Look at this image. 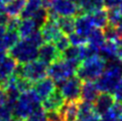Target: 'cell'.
I'll list each match as a JSON object with an SVG mask.
<instances>
[{"label":"cell","instance_id":"cell-43","mask_svg":"<svg viewBox=\"0 0 122 121\" xmlns=\"http://www.w3.org/2000/svg\"><path fill=\"white\" fill-rule=\"evenodd\" d=\"M10 121H24V120H22V119H20V118H16V117H13Z\"/></svg>","mask_w":122,"mask_h":121},{"label":"cell","instance_id":"cell-42","mask_svg":"<svg viewBox=\"0 0 122 121\" xmlns=\"http://www.w3.org/2000/svg\"><path fill=\"white\" fill-rule=\"evenodd\" d=\"M115 59L118 60L119 62L122 63V46H119V45H118V49H117V51H116Z\"/></svg>","mask_w":122,"mask_h":121},{"label":"cell","instance_id":"cell-49","mask_svg":"<svg viewBox=\"0 0 122 121\" xmlns=\"http://www.w3.org/2000/svg\"><path fill=\"white\" fill-rule=\"evenodd\" d=\"M76 121H85V120H82V119H77Z\"/></svg>","mask_w":122,"mask_h":121},{"label":"cell","instance_id":"cell-35","mask_svg":"<svg viewBox=\"0 0 122 121\" xmlns=\"http://www.w3.org/2000/svg\"><path fill=\"white\" fill-rule=\"evenodd\" d=\"M69 40H70V44L72 45H75V46H81V45H87V37L85 36H82L80 34L76 33L74 31L73 33L69 34Z\"/></svg>","mask_w":122,"mask_h":121},{"label":"cell","instance_id":"cell-31","mask_svg":"<svg viewBox=\"0 0 122 121\" xmlns=\"http://www.w3.org/2000/svg\"><path fill=\"white\" fill-rule=\"evenodd\" d=\"M54 45H56V47L58 49V50L61 53V55H62L70 45H71V44H70V40H69V37L66 35V34H64V33L58 37V40L54 42Z\"/></svg>","mask_w":122,"mask_h":121},{"label":"cell","instance_id":"cell-17","mask_svg":"<svg viewBox=\"0 0 122 121\" xmlns=\"http://www.w3.org/2000/svg\"><path fill=\"white\" fill-rule=\"evenodd\" d=\"M101 118L94 109L93 103L80 101L79 103V113H78V119H82L85 121H97Z\"/></svg>","mask_w":122,"mask_h":121},{"label":"cell","instance_id":"cell-37","mask_svg":"<svg viewBox=\"0 0 122 121\" xmlns=\"http://www.w3.org/2000/svg\"><path fill=\"white\" fill-rule=\"evenodd\" d=\"M112 95L116 102L122 103V78L118 81V83L116 84L115 88L112 92Z\"/></svg>","mask_w":122,"mask_h":121},{"label":"cell","instance_id":"cell-44","mask_svg":"<svg viewBox=\"0 0 122 121\" xmlns=\"http://www.w3.org/2000/svg\"><path fill=\"white\" fill-rule=\"evenodd\" d=\"M118 10H119V12H120V14L122 15V3L120 4V6L118 7Z\"/></svg>","mask_w":122,"mask_h":121},{"label":"cell","instance_id":"cell-15","mask_svg":"<svg viewBox=\"0 0 122 121\" xmlns=\"http://www.w3.org/2000/svg\"><path fill=\"white\" fill-rule=\"evenodd\" d=\"M94 28L89 14H79L75 18V32L87 37Z\"/></svg>","mask_w":122,"mask_h":121},{"label":"cell","instance_id":"cell-27","mask_svg":"<svg viewBox=\"0 0 122 121\" xmlns=\"http://www.w3.org/2000/svg\"><path fill=\"white\" fill-rule=\"evenodd\" d=\"M19 38H20V36H19L18 32H17V30L6 29V31L4 33L3 38H2L1 45L5 50H9L11 47L19 40Z\"/></svg>","mask_w":122,"mask_h":121},{"label":"cell","instance_id":"cell-4","mask_svg":"<svg viewBox=\"0 0 122 121\" xmlns=\"http://www.w3.org/2000/svg\"><path fill=\"white\" fill-rule=\"evenodd\" d=\"M80 64L60 58L56 62L47 66L46 75L56 84H61L76 74V70Z\"/></svg>","mask_w":122,"mask_h":121},{"label":"cell","instance_id":"cell-3","mask_svg":"<svg viewBox=\"0 0 122 121\" xmlns=\"http://www.w3.org/2000/svg\"><path fill=\"white\" fill-rule=\"evenodd\" d=\"M41 100L32 89L20 93L13 107V116L25 120L34 110L41 106Z\"/></svg>","mask_w":122,"mask_h":121},{"label":"cell","instance_id":"cell-20","mask_svg":"<svg viewBox=\"0 0 122 121\" xmlns=\"http://www.w3.org/2000/svg\"><path fill=\"white\" fill-rule=\"evenodd\" d=\"M117 49H118V45L115 40H105L104 44L99 50V55L108 62V60L115 59Z\"/></svg>","mask_w":122,"mask_h":121},{"label":"cell","instance_id":"cell-30","mask_svg":"<svg viewBox=\"0 0 122 121\" xmlns=\"http://www.w3.org/2000/svg\"><path fill=\"white\" fill-rule=\"evenodd\" d=\"M107 11H108V25L116 27L119 23L122 22V15L120 14L118 8L110 9Z\"/></svg>","mask_w":122,"mask_h":121},{"label":"cell","instance_id":"cell-23","mask_svg":"<svg viewBox=\"0 0 122 121\" xmlns=\"http://www.w3.org/2000/svg\"><path fill=\"white\" fill-rule=\"evenodd\" d=\"M27 0H11L4 5V12L9 17H16L21 13Z\"/></svg>","mask_w":122,"mask_h":121},{"label":"cell","instance_id":"cell-40","mask_svg":"<svg viewBox=\"0 0 122 121\" xmlns=\"http://www.w3.org/2000/svg\"><path fill=\"white\" fill-rule=\"evenodd\" d=\"M7 101V95H6V92L5 90L3 88L0 87V106L1 105H4Z\"/></svg>","mask_w":122,"mask_h":121},{"label":"cell","instance_id":"cell-11","mask_svg":"<svg viewBox=\"0 0 122 121\" xmlns=\"http://www.w3.org/2000/svg\"><path fill=\"white\" fill-rule=\"evenodd\" d=\"M18 63L11 58L10 55H6L1 63H0V87H3L6 84L8 79L14 74Z\"/></svg>","mask_w":122,"mask_h":121},{"label":"cell","instance_id":"cell-28","mask_svg":"<svg viewBox=\"0 0 122 121\" xmlns=\"http://www.w3.org/2000/svg\"><path fill=\"white\" fill-rule=\"evenodd\" d=\"M122 116V103L115 102L113 106L109 109L101 118L104 121H117Z\"/></svg>","mask_w":122,"mask_h":121},{"label":"cell","instance_id":"cell-47","mask_svg":"<svg viewBox=\"0 0 122 121\" xmlns=\"http://www.w3.org/2000/svg\"><path fill=\"white\" fill-rule=\"evenodd\" d=\"M117 121H122V116H121V117H120L118 120H117Z\"/></svg>","mask_w":122,"mask_h":121},{"label":"cell","instance_id":"cell-48","mask_svg":"<svg viewBox=\"0 0 122 121\" xmlns=\"http://www.w3.org/2000/svg\"><path fill=\"white\" fill-rule=\"evenodd\" d=\"M97 121H104V120H103V119H102V118H100V119H98V120H97Z\"/></svg>","mask_w":122,"mask_h":121},{"label":"cell","instance_id":"cell-22","mask_svg":"<svg viewBox=\"0 0 122 121\" xmlns=\"http://www.w3.org/2000/svg\"><path fill=\"white\" fill-rule=\"evenodd\" d=\"M80 14H89L100 8H103V0H80L78 2Z\"/></svg>","mask_w":122,"mask_h":121},{"label":"cell","instance_id":"cell-12","mask_svg":"<svg viewBox=\"0 0 122 121\" xmlns=\"http://www.w3.org/2000/svg\"><path fill=\"white\" fill-rule=\"evenodd\" d=\"M40 30L41 32L43 40L46 42H51V44H54V42L58 40V37L63 34L58 23H56V21L53 20V19L47 20L40 28Z\"/></svg>","mask_w":122,"mask_h":121},{"label":"cell","instance_id":"cell-1","mask_svg":"<svg viewBox=\"0 0 122 121\" xmlns=\"http://www.w3.org/2000/svg\"><path fill=\"white\" fill-rule=\"evenodd\" d=\"M107 60L100 55H92L82 60L76 70V75L82 82L96 81L106 68Z\"/></svg>","mask_w":122,"mask_h":121},{"label":"cell","instance_id":"cell-39","mask_svg":"<svg viewBox=\"0 0 122 121\" xmlns=\"http://www.w3.org/2000/svg\"><path fill=\"white\" fill-rule=\"evenodd\" d=\"M116 30V42L119 46H122V22L115 27Z\"/></svg>","mask_w":122,"mask_h":121},{"label":"cell","instance_id":"cell-25","mask_svg":"<svg viewBox=\"0 0 122 121\" xmlns=\"http://www.w3.org/2000/svg\"><path fill=\"white\" fill-rule=\"evenodd\" d=\"M59 27L64 34L69 35L75 31V18L71 16H61L56 19Z\"/></svg>","mask_w":122,"mask_h":121},{"label":"cell","instance_id":"cell-34","mask_svg":"<svg viewBox=\"0 0 122 121\" xmlns=\"http://www.w3.org/2000/svg\"><path fill=\"white\" fill-rule=\"evenodd\" d=\"M25 38H26L30 44H32L34 46H36V47H40L43 42H45L40 29H36V31H33L30 35H28L27 37H25Z\"/></svg>","mask_w":122,"mask_h":121},{"label":"cell","instance_id":"cell-24","mask_svg":"<svg viewBox=\"0 0 122 121\" xmlns=\"http://www.w3.org/2000/svg\"><path fill=\"white\" fill-rule=\"evenodd\" d=\"M36 24L34 23V21L32 18H24L20 19V22L17 28V32H18L19 36L21 38H25L28 35H30L33 31H36Z\"/></svg>","mask_w":122,"mask_h":121},{"label":"cell","instance_id":"cell-41","mask_svg":"<svg viewBox=\"0 0 122 121\" xmlns=\"http://www.w3.org/2000/svg\"><path fill=\"white\" fill-rule=\"evenodd\" d=\"M7 51L8 50H6L4 47H2V46H0V63L2 62V60L6 58V55H7Z\"/></svg>","mask_w":122,"mask_h":121},{"label":"cell","instance_id":"cell-7","mask_svg":"<svg viewBox=\"0 0 122 121\" xmlns=\"http://www.w3.org/2000/svg\"><path fill=\"white\" fill-rule=\"evenodd\" d=\"M46 10L49 19L53 20H56L61 16L76 17L80 14L78 5L70 0H50V4Z\"/></svg>","mask_w":122,"mask_h":121},{"label":"cell","instance_id":"cell-32","mask_svg":"<svg viewBox=\"0 0 122 121\" xmlns=\"http://www.w3.org/2000/svg\"><path fill=\"white\" fill-rule=\"evenodd\" d=\"M24 121H46V115L45 109L41 106L38 107Z\"/></svg>","mask_w":122,"mask_h":121},{"label":"cell","instance_id":"cell-18","mask_svg":"<svg viewBox=\"0 0 122 121\" xmlns=\"http://www.w3.org/2000/svg\"><path fill=\"white\" fill-rule=\"evenodd\" d=\"M89 16L94 27L104 29L108 26V11L105 8H100L91 12Z\"/></svg>","mask_w":122,"mask_h":121},{"label":"cell","instance_id":"cell-14","mask_svg":"<svg viewBox=\"0 0 122 121\" xmlns=\"http://www.w3.org/2000/svg\"><path fill=\"white\" fill-rule=\"evenodd\" d=\"M56 83L51 79V78H43V79L36 82V84L32 86V90L36 92L41 100H45L46 97L56 90Z\"/></svg>","mask_w":122,"mask_h":121},{"label":"cell","instance_id":"cell-9","mask_svg":"<svg viewBox=\"0 0 122 121\" xmlns=\"http://www.w3.org/2000/svg\"><path fill=\"white\" fill-rule=\"evenodd\" d=\"M61 58V53L51 42H43L37 50V60L50 66Z\"/></svg>","mask_w":122,"mask_h":121},{"label":"cell","instance_id":"cell-45","mask_svg":"<svg viewBox=\"0 0 122 121\" xmlns=\"http://www.w3.org/2000/svg\"><path fill=\"white\" fill-rule=\"evenodd\" d=\"M1 1H2L4 4H6V3H8L9 1H11V0H1Z\"/></svg>","mask_w":122,"mask_h":121},{"label":"cell","instance_id":"cell-29","mask_svg":"<svg viewBox=\"0 0 122 121\" xmlns=\"http://www.w3.org/2000/svg\"><path fill=\"white\" fill-rule=\"evenodd\" d=\"M34 23L36 24V27L40 29L43 24H45L47 20H49V14H47V10L45 7H41L34 12L33 15L31 16Z\"/></svg>","mask_w":122,"mask_h":121},{"label":"cell","instance_id":"cell-13","mask_svg":"<svg viewBox=\"0 0 122 121\" xmlns=\"http://www.w3.org/2000/svg\"><path fill=\"white\" fill-rule=\"evenodd\" d=\"M66 103V100L63 97L62 93L59 89H56L49 97H46L45 100H42L41 107L45 109L46 112L49 111H58L63 108Z\"/></svg>","mask_w":122,"mask_h":121},{"label":"cell","instance_id":"cell-10","mask_svg":"<svg viewBox=\"0 0 122 121\" xmlns=\"http://www.w3.org/2000/svg\"><path fill=\"white\" fill-rule=\"evenodd\" d=\"M115 102V99L111 93L100 92V94L93 102V106L96 113L99 116H102L110 109Z\"/></svg>","mask_w":122,"mask_h":121},{"label":"cell","instance_id":"cell-5","mask_svg":"<svg viewBox=\"0 0 122 121\" xmlns=\"http://www.w3.org/2000/svg\"><path fill=\"white\" fill-rule=\"evenodd\" d=\"M47 66L37 59L25 64H18L14 74L29 80L32 83L40 81L46 77Z\"/></svg>","mask_w":122,"mask_h":121},{"label":"cell","instance_id":"cell-33","mask_svg":"<svg viewBox=\"0 0 122 121\" xmlns=\"http://www.w3.org/2000/svg\"><path fill=\"white\" fill-rule=\"evenodd\" d=\"M13 109L6 103L0 106V121H10L13 118Z\"/></svg>","mask_w":122,"mask_h":121},{"label":"cell","instance_id":"cell-26","mask_svg":"<svg viewBox=\"0 0 122 121\" xmlns=\"http://www.w3.org/2000/svg\"><path fill=\"white\" fill-rule=\"evenodd\" d=\"M41 7H42V0H27L24 8L19 14V18H31L34 12Z\"/></svg>","mask_w":122,"mask_h":121},{"label":"cell","instance_id":"cell-21","mask_svg":"<svg viewBox=\"0 0 122 121\" xmlns=\"http://www.w3.org/2000/svg\"><path fill=\"white\" fill-rule=\"evenodd\" d=\"M80 101H66L65 105L61 109L64 114L65 121H76L78 119Z\"/></svg>","mask_w":122,"mask_h":121},{"label":"cell","instance_id":"cell-6","mask_svg":"<svg viewBox=\"0 0 122 121\" xmlns=\"http://www.w3.org/2000/svg\"><path fill=\"white\" fill-rule=\"evenodd\" d=\"M38 47L34 46L26 40L22 38L9 50V55L18 64H25L37 59Z\"/></svg>","mask_w":122,"mask_h":121},{"label":"cell","instance_id":"cell-19","mask_svg":"<svg viewBox=\"0 0 122 121\" xmlns=\"http://www.w3.org/2000/svg\"><path fill=\"white\" fill-rule=\"evenodd\" d=\"M105 40L106 37H105V34H104V30L101 28L94 27L92 29V31L89 33V35L87 36V44L99 51L100 47L102 46Z\"/></svg>","mask_w":122,"mask_h":121},{"label":"cell","instance_id":"cell-16","mask_svg":"<svg viewBox=\"0 0 122 121\" xmlns=\"http://www.w3.org/2000/svg\"><path fill=\"white\" fill-rule=\"evenodd\" d=\"M100 94V91L96 85L95 81H85L82 83L81 90V100L93 103L97 96Z\"/></svg>","mask_w":122,"mask_h":121},{"label":"cell","instance_id":"cell-46","mask_svg":"<svg viewBox=\"0 0 122 121\" xmlns=\"http://www.w3.org/2000/svg\"><path fill=\"white\" fill-rule=\"evenodd\" d=\"M70 1H72V2H74V3H76V4H78V2L80 1V0H70Z\"/></svg>","mask_w":122,"mask_h":121},{"label":"cell","instance_id":"cell-2","mask_svg":"<svg viewBox=\"0 0 122 121\" xmlns=\"http://www.w3.org/2000/svg\"><path fill=\"white\" fill-rule=\"evenodd\" d=\"M122 78V63L118 60H108L106 68L102 75L96 80V85L100 92L111 93L114 90L116 84Z\"/></svg>","mask_w":122,"mask_h":121},{"label":"cell","instance_id":"cell-36","mask_svg":"<svg viewBox=\"0 0 122 121\" xmlns=\"http://www.w3.org/2000/svg\"><path fill=\"white\" fill-rule=\"evenodd\" d=\"M46 121H65L62 110L46 112Z\"/></svg>","mask_w":122,"mask_h":121},{"label":"cell","instance_id":"cell-38","mask_svg":"<svg viewBox=\"0 0 122 121\" xmlns=\"http://www.w3.org/2000/svg\"><path fill=\"white\" fill-rule=\"evenodd\" d=\"M121 3H122V0H103V6L107 10L118 8Z\"/></svg>","mask_w":122,"mask_h":121},{"label":"cell","instance_id":"cell-8","mask_svg":"<svg viewBox=\"0 0 122 121\" xmlns=\"http://www.w3.org/2000/svg\"><path fill=\"white\" fill-rule=\"evenodd\" d=\"M83 82L77 76L69 78L60 85V92L66 101H80Z\"/></svg>","mask_w":122,"mask_h":121}]
</instances>
